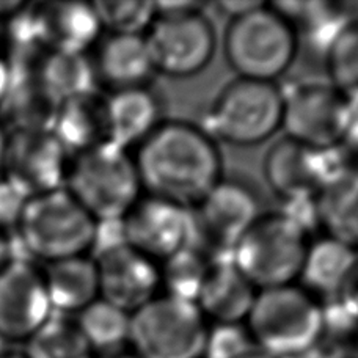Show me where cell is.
<instances>
[{
  "label": "cell",
  "mask_w": 358,
  "mask_h": 358,
  "mask_svg": "<svg viewBox=\"0 0 358 358\" xmlns=\"http://www.w3.org/2000/svg\"><path fill=\"white\" fill-rule=\"evenodd\" d=\"M136 165L146 195L194 208L223 178L222 155L204 127L170 120L137 148Z\"/></svg>",
  "instance_id": "obj_1"
},
{
  "label": "cell",
  "mask_w": 358,
  "mask_h": 358,
  "mask_svg": "<svg viewBox=\"0 0 358 358\" xmlns=\"http://www.w3.org/2000/svg\"><path fill=\"white\" fill-rule=\"evenodd\" d=\"M325 313L302 286L287 285L259 291L247 317L255 346L273 358L302 355L321 340Z\"/></svg>",
  "instance_id": "obj_2"
},
{
  "label": "cell",
  "mask_w": 358,
  "mask_h": 358,
  "mask_svg": "<svg viewBox=\"0 0 358 358\" xmlns=\"http://www.w3.org/2000/svg\"><path fill=\"white\" fill-rule=\"evenodd\" d=\"M65 189L96 222L121 220L143 192L136 159L112 142L76 155Z\"/></svg>",
  "instance_id": "obj_3"
},
{
  "label": "cell",
  "mask_w": 358,
  "mask_h": 358,
  "mask_svg": "<svg viewBox=\"0 0 358 358\" xmlns=\"http://www.w3.org/2000/svg\"><path fill=\"white\" fill-rule=\"evenodd\" d=\"M223 50L238 78L275 84L296 60L299 36L272 5L263 3L229 21Z\"/></svg>",
  "instance_id": "obj_4"
},
{
  "label": "cell",
  "mask_w": 358,
  "mask_h": 358,
  "mask_svg": "<svg viewBox=\"0 0 358 358\" xmlns=\"http://www.w3.org/2000/svg\"><path fill=\"white\" fill-rule=\"evenodd\" d=\"M308 229L287 213H264L234 247L231 261L258 291L294 285L310 245Z\"/></svg>",
  "instance_id": "obj_5"
},
{
  "label": "cell",
  "mask_w": 358,
  "mask_h": 358,
  "mask_svg": "<svg viewBox=\"0 0 358 358\" xmlns=\"http://www.w3.org/2000/svg\"><path fill=\"white\" fill-rule=\"evenodd\" d=\"M96 223L63 187L29 198L17 223V233L27 255L52 263L92 250Z\"/></svg>",
  "instance_id": "obj_6"
},
{
  "label": "cell",
  "mask_w": 358,
  "mask_h": 358,
  "mask_svg": "<svg viewBox=\"0 0 358 358\" xmlns=\"http://www.w3.org/2000/svg\"><path fill=\"white\" fill-rule=\"evenodd\" d=\"M189 210L190 245L213 263L231 259L238 242L264 214L258 190L252 184L225 176Z\"/></svg>",
  "instance_id": "obj_7"
},
{
  "label": "cell",
  "mask_w": 358,
  "mask_h": 358,
  "mask_svg": "<svg viewBox=\"0 0 358 358\" xmlns=\"http://www.w3.org/2000/svg\"><path fill=\"white\" fill-rule=\"evenodd\" d=\"M283 101L285 93L273 82L238 78L214 99L204 131L215 142L259 145L281 129Z\"/></svg>",
  "instance_id": "obj_8"
},
{
  "label": "cell",
  "mask_w": 358,
  "mask_h": 358,
  "mask_svg": "<svg viewBox=\"0 0 358 358\" xmlns=\"http://www.w3.org/2000/svg\"><path fill=\"white\" fill-rule=\"evenodd\" d=\"M206 335L196 303L165 294L131 315L129 343L140 358H201Z\"/></svg>",
  "instance_id": "obj_9"
},
{
  "label": "cell",
  "mask_w": 358,
  "mask_h": 358,
  "mask_svg": "<svg viewBox=\"0 0 358 358\" xmlns=\"http://www.w3.org/2000/svg\"><path fill=\"white\" fill-rule=\"evenodd\" d=\"M156 73L176 79L194 78L214 59L217 35L206 13L156 15L145 34Z\"/></svg>",
  "instance_id": "obj_10"
},
{
  "label": "cell",
  "mask_w": 358,
  "mask_h": 358,
  "mask_svg": "<svg viewBox=\"0 0 358 358\" xmlns=\"http://www.w3.org/2000/svg\"><path fill=\"white\" fill-rule=\"evenodd\" d=\"M352 102L330 84H305L285 93L281 129L311 148L334 151L344 143Z\"/></svg>",
  "instance_id": "obj_11"
},
{
  "label": "cell",
  "mask_w": 358,
  "mask_h": 358,
  "mask_svg": "<svg viewBox=\"0 0 358 358\" xmlns=\"http://www.w3.org/2000/svg\"><path fill=\"white\" fill-rule=\"evenodd\" d=\"M340 167L331 151L311 148L287 137L268 148L263 164L268 187L287 204L315 201Z\"/></svg>",
  "instance_id": "obj_12"
},
{
  "label": "cell",
  "mask_w": 358,
  "mask_h": 358,
  "mask_svg": "<svg viewBox=\"0 0 358 358\" xmlns=\"http://www.w3.org/2000/svg\"><path fill=\"white\" fill-rule=\"evenodd\" d=\"M66 155L52 132H13L6 137L3 178L29 198L63 189L69 170Z\"/></svg>",
  "instance_id": "obj_13"
},
{
  "label": "cell",
  "mask_w": 358,
  "mask_h": 358,
  "mask_svg": "<svg viewBox=\"0 0 358 358\" xmlns=\"http://www.w3.org/2000/svg\"><path fill=\"white\" fill-rule=\"evenodd\" d=\"M127 245L162 263L190 245V210L152 195H142L123 219Z\"/></svg>",
  "instance_id": "obj_14"
},
{
  "label": "cell",
  "mask_w": 358,
  "mask_h": 358,
  "mask_svg": "<svg viewBox=\"0 0 358 358\" xmlns=\"http://www.w3.org/2000/svg\"><path fill=\"white\" fill-rule=\"evenodd\" d=\"M52 311L43 275L29 261L0 268V334L6 341H27Z\"/></svg>",
  "instance_id": "obj_15"
},
{
  "label": "cell",
  "mask_w": 358,
  "mask_h": 358,
  "mask_svg": "<svg viewBox=\"0 0 358 358\" xmlns=\"http://www.w3.org/2000/svg\"><path fill=\"white\" fill-rule=\"evenodd\" d=\"M99 299L132 315L159 296L161 266L127 244L113 247L94 258Z\"/></svg>",
  "instance_id": "obj_16"
},
{
  "label": "cell",
  "mask_w": 358,
  "mask_h": 358,
  "mask_svg": "<svg viewBox=\"0 0 358 358\" xmlns=\"http://www.w3.org/2000/svg\"><path fill=\"white\" fill-rule=\"evenodd\" d=\"M258 292L231 259L214 261L204 278L196 306L204 317L213 319L215 324H241L247 321Z\"/></svg>",
  "instance_id": "obj_17"
},
{
  "label": "cell",
  "mask_w": 358,
  "mask_h": 358,
  "mask_svg": "<svg viewBox=\"0 0 358 358\" xmlns=\"http://www.w3.org/2000/svg\"><path fill=\"white\" fill-rule=\"evenodd\" d=\"M108 142L138 148L164 123L162 102L150 87L120 90L106 98Z\"/></svg>",
  "instance_id": "obj_18"
},
{
  "label": "cell",
  "mask_w": 358,
  "mask_h": 358,
  "mask_svg": "<svg viewBox=\"0 0 358 358\" xmlns=\"http://www.w3.org/2000/svg\"><path fill=\"white\" fill-rule=\"evenodd\" d=\"M35 13L41 41L49 50L85 54L102 31L93 3L50 2L35 6Z\"/></svg>",
  "instance_id": "obj_19"
},
{
  "label": "cell",
  "mask_w": 358,
  "mask_h": 358,
  "mask_svg": "<svg viewBox=\"0 0 358 358\" xmlns=\"http://www.w3.org/2000/svg\"><path fill=\"white\" fill-rule=\"evenodd\" d=\"M94 69L112 92L150 87L156 74L145 35H108L98 49Z\"/></svg>",
  "instance_id": "obj_20"
},
{
  "label": "cell",
  "mask_w": 358,
  "mask_h": 358,
  "mask_svg": "<svg viewBox=\"0 0 358 358\" xmlns=\"http://www.w3.org/2000/svg\"><path fill=\"white\" fill-rule=\"evenodd\" d=\"M325 236L358 252V165H341L313 201Z\"/></svg>",
  "instance_id": "obj_21"
},
{
  "label": "cell",
  "mask_w": 358,
  "mask_h": 358,
  "mask_svg": "<svg viewBox=\"0 0 358 358\" xmlns=\"http://www.w3.org/2000/svg\"><path fill=\"white\" fill-rule=\"evenodd\" d=\"M52 134L66 151L76 155L108 142L106 98L98 92L63 101Z\"/></svg>",
  "instance_id": "obj_22"
},
{
  "label": "cell",
  "mask_w": 358,
  "mask_h": 358,
  "mask_svg": "<svg viewBox=\"0 0 358 358\" xmlns=\"http://www.w3.org/2000/svg\"><path fill=\"white\" fill-rule=\"evenodd\" d=\"M43 278L54 311L80 313L99 299L98 268L85 255L52 261Z\"/></svg>",
  "instance_id": "obj_23"
},
{
  "label": "cell",
  "mask_w": 358,
  "mask_h": 358,
  "mask_svg": "<svg viewBox=\"0 0 358 358\" xmlns=\"http://www.w3.org/2000/svg\"><path fill=\"white\" fill-rule=\"evenodd\" d=\"M357 258L358 252L352 247L325 236L310 242L299 280L315 297L316 294L335 297Z\"/></svg>",
  "instance_id": "obj_24"
},
{
  "label": "cell",
  "mask_w": 358,
  "mask_h": 358,
  "mask_svg": "<svg viewBox=\"0 0 358 358\" xmlns=\"http://www.w3.org/2000/svg\"><path fill=\"white\" fill-rule=\"evenodd\" d=\"M59 106L40 82H30L8 85L0 102V113L13 132H52Z\"/></svg>",
  "instance_id": "obj_25"
},
{
  "label": "cell",
  "mask_w": 358,
  "mask_h": 358,
  "mask_svg": "<svg viewBox=\"0 0 358 358\" xmlns=\"http://www.w3.org/2000/svg\"><path fill=\"white\" fill-rule=\"evenodd\" d=\"M98 80L94 63L82 52L50 50L43 63L40 82L48 94L62 104L63 101L96 92Z\"/></svg>",
  "instance_id": "obj_26"
},
{
  "label": "cell",
  "mask_w": 358,
  "mask_h": 358,
  "mask_svg": "<svg viewBox=\"0 0 358 358\" xmlns=\"http://www.w3.org/2000/svg\"><path fill=\"white\" fill-rule=\"evenodd\" d=\"M76 324L92 349L113 352L129 341L131 315L102 299L82 310Z\"/></svg>",
  "instance_id": "obj_27"
},
{
  "label": "cell",
  "mask_w": 358,
  "mask_h": 358,
  "mask_svg": "<svg viewBox=\"0 0 358 358\" xmlns=\"http://www.w3.org/2000/svg\"><path fill=\"white\" fill-rule=\"evenodd\" d=\"M88 346L78 324L62 316H50L27 340V358H90Z\"/></svg>",
  "instance_id": "obj_28"
},
{
  "label": "cell",
  "mask_w": 358,
  "mask_h": 358,
  "mask_svg": "<svg viewBox=\"0 0 358 358\" xmlns=\"http://www.w3.org/2000/svg\"><path fill=\"white\" fill-rule=\"evenodd\" d=\"M210 264L213 261L192 245L162 261L159 266L165 296L196 303Z\"/></svg>",
  "instance_id": "obj_29"
},
{
  "label": "cell",
  "mask_w": 358,
  "mask_h": 358,
  "mask_svg": "<svg viewBox=\"0 0 358 358\" xmlns=\"http://www.w3.org/2000/svg\"><path fill=\"white\" fill-rule=\"evenodd\" d=\"M330 85L358 104V19L346 21L327 46Z\"/></svg>",
  "instance_id": "obj_30"
},
{
  "label": "cell",
  "mask_w": 358,
  "mask_h": 358,
  "mask_svg": "<svg viewBox=\"0 0 358 358\" xmlns=\"http://www.w3.org/2000/svg\"><path fill=\"white\" fill-rule=\"evenodd\" d=\"M93 6L102 29L110 35H145L156 19L155 2L99 0Z\"/></svg>",
  "instance_id": "obj_31"
},
{
  "label": "cell",
  "mask_w": 358,
  "mask_h": 358,
  "mask_svg": "<svg viewBox=\"0 0 358 358\" xmlns=\"http://www.w3.org/2000/svg\"><path fill=\"white\" fill-rule=\"evenodd\" d=\"M255 344L248 330L241 324H215L208 329L204 358H244L253 352Z\"/></svg>",
  "instance_id": "obj_32"
},
{
  "label": "cell",
  "mask_w": 358,
  "mask_h": 358,
  "mask_svg": "<svg viewBox=\"0 0 358 358\" xmlns=\"http://www.w3.org/2000/svg\"><path fill=\"white\" fill-rule=\"evenodd\" d=\"M29 196L3 176L0 178V229L17 227Z\"/></svg>",
  "instance_id": "obj_33"
},
{
  "label": "cell",
  "mask_w": 358,
  "mask_h": 358,
  "mask_svg": "<svg viewBox=\"0 0 358 358\" xmlns=\"http://www.w3.org/2000/svg\"><path fill=\"white\" fill-rule=\"evenodd\" d=\"M336 302L340 305L343 315L358 322V258L344 278L340 291L336 292Z\"/></svg>",
  "instance_id": "obj_34"
},
{
  "label": "cell",
  "mask_w": 358,
  "mask_h": 358,
  "mask_svg": "<svg viewBox=\"0 0 358 358\" xmlns=\"http://www.w3.org/2000/svg\"><path fill=\"white\" fill-rule=\"evenodd\" d=\"M264 2H258V0H225V2L217 3V8L222 15L229 16V21L239 16H244L247 13L257 10L258 6L263 5Z\"/></svg>",
  "instance_id": "obj_35"
},
{
  "label": "cell",
  "mask_w": 358,
  "mask_h": 358,
  "mask_svg": "<svg viewBox=\"0 0 358 358\" xmlns=\"http://www.w3.org/2000/svg\"><path fill=\"white\" fill-rule=\"evenodd\" d=\"M6 90H8V68H6V63L0 59V102L3 99Z\"/></svg>",
  "instance_id": "obj_36"
},
{
  "label": "cell",
  "mask_w": 358,
  "mask_h": 358,
  "mask_svg": "<svg viewBox=\"0 0 358 358\" xmlns=\"http://www.w3.org/2000/svg\"><path fill=\"white\" fill-rule=\"evenodd\" d=\"M8 258H10V242L6 241V238L2 234V229H0V268L6 264Z\"/></svg>",
  "instance_id": "obj_37"
},
{
  "label": "cell",
  "mask_w": 358,
  "mask_h": 358,
  "mask_svg": "<svg viewBox=\"0 0 358 358\" xmlns=\"http://www.w3.org/2000/svg\"><path fill=\"white\" fill-rule=\"evenodd\" d=\"M5 150H6V134H5V131H3V127L0 126V178L3 176Z\"/></svg>",
  "instance_id": "obj_38"
},
{
  "label": "cell",
  "mask_w": 358,
  "mask_h": 358,
  "mask_svg": "<svg viewBox=\"0 0 358 358\" xmlns=\"http://www.w3.org/2000/svg\"><path fill=\"white\" fill-rule=\"evenodd\" d=\"M6 344H8V341H6V338L0 334V358H2L5 354H8V350H6Z\"/></svg>",
  "instance_id": "obj_39"
},
{
  "label": "cell",
  "mask_w": 358,
  "mask_h": 358,
  "mask_svg": "<svg viewBox=\"0 0 358 358\" xmlns=\"http://www.w3.org/2000/svg\"><path fill=\"white\" fill-rule=\"evenodd\" d=\"M244 358H273V357H271V355H266L264 352H253L252 354H248V355H245Z\"/></svg>",
  "instance_id": "obj_40"
},
{
  "label": "cell",
  "mask_w": 358,
  "mask_h": 358,
  "mask_svg": "<svg viewBox=\"0 0 358 358\" xmlns=\"http://www.w3.org/2000/svg\"><path fill=\"white\" fill-rule=\"evenodd\" d=\"M115 354H112L108 358H140L137 354L136 355H126V354H117V350H113Z\"/></svg>",
  "instance_id": "obj_41"
},
{
  "label": "cell",
  "mask_w": 358,
  "mask_h": 358,
  "mask_svg": "<svg viewBox=\"0 0 358 358\" xmlns=\"http://www.w3.org/2000/svg\"><path fill=\"white\" fill-rule=\"evenodd\" d=\"M2 358H27L25 355H22V354H5Z\"/></svg>",
  "instance_id": "obj_42"
}]
</instances>
